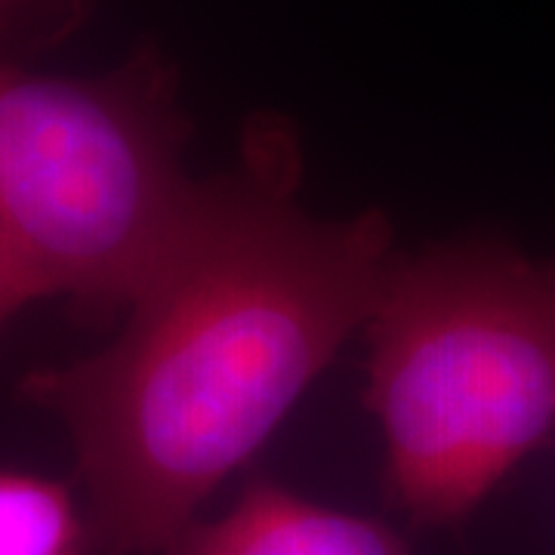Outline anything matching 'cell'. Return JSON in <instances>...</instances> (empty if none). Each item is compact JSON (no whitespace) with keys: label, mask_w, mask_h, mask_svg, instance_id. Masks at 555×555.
<instances>
[{"label":"cell","mask_w":555,"mask_h":555,"mask_svg":"<svg viewBox=\"0 0 555 555\" xmlns=\"http://www.w3.org/2000/svg\"><path fill=\"white\" fill-rule=\"evenodd\" d=\"M294 164L291 130L259 120L244 167L210 179L195 229L120 337L25 379L72 436L93 553H167L364 331L392 225L377 210L306 214Z\"/></svg>","instance_id":"cell-1"},{"label":"cell","mask_w":555,"mask_h":555,"mask_svg":"<svg viewBox=\"0 0 555 555\" xmlns=\"http://www.w3.org/2000/svg\"><path fill=\"white\" fill-rule=\"evenodd\" d=\"M386 491L451 528L555 429V259L496 238L396 254L367 315Z\"/></svg>","instance_id":"cell-2"},{"label":"cell","mask_w":555,"mask_h":555,"mask_svg":"<svg viewBox=\"0 0 555 555\" xmlns=\"http://www.w3.org/2000/svg\"><path fill=\"white\" fill-rule=\"evenodd\" d=\"M185 133L152 47L102 78L0 62V244L40 297L112 315L149 291L210 192L182 167Z\"/></svg>","instance_id":"cell-3"},{"label":"cell","mask_w":555,"mask_h":555,"mask_svg":"<svg viewBox=\"0 0 555 555\" xmlns=\"http://www.w3.org/2000/svg\"><path fill=\"white\" fill-rule=\"evenodd\" d=\"M167 555H408V546L383 521L259 478L222 518L189 525Z\"/></svg>","instance_id":"cell-4"},{"label":"cell","mask_w":555,"mask_h":555,"mask_svg":"<svg viewBox=\"0 0 555 555\" xmlns=\"http://www.w3.org/2000/svg\"><path fill=\"white\" fill-rule=\"evenodd\" d=\"M90 525L53 478L0 469V555H90Z\"/></svg>","instance_id":"cell-5"},{"label":"cell","mask_w":555,"mask_h":555,"mask_svg":"<svg viewBox=\"0 0 555 555\" xmlns=\"http://www.w3.org/2000/svg\"><path fill=\"white\" fill-rule=\"evenodd\" d=\"M40 291L35 281L22 272V266L10 257V250L0 244V321L20 312L25 302L38 299Z\"/></svg>","instance_id":"cell-6"},{"label":"cell","mask_w":555,"mask_h":555,"mask_svg":"<svg viewBox=\"0 0 555 555\" xmlns=\"http://www.w3.org/2000/svg\"><path fill=\"white\" fill-rule=\"evenodd\" d=\"M38 0H0V25L3 22H13L16 16H22L25 10H31Z\"/></svg>","instance_id":"cell-7"}]
</instances>
